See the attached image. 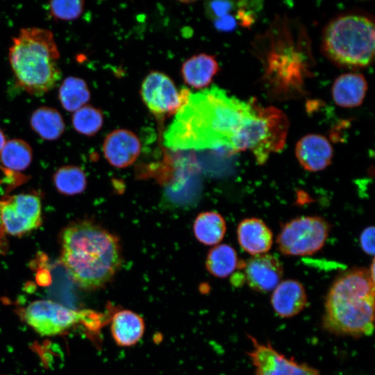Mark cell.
Instances as JSON below:
<instances>
[{
	"mask_svg": "<svg viewBox=\"0 0 375 375\" xmlns=\"http://www.w3.org/2000/svg\"><path fill=\"white\" fill-rule=\"evenodd\" d=\"M257 103L241 101L217 86L191 93L164 132V144L173 149L238 153L242 132Z\"/></svg>",
	"mask_w": 375,
	"mask_h": 375,
	"instance_id": "cell-1",
	"label": "cell"
},
{
	"mask_svg": "<svg viewBox=\"0 0 375 375\" xmlns=\"http://www.w3.org/2000/svg\"><path fill=\"white\" fill-rule=\"evenodd\" d=\"M60 244L61 263L83 289L103 287L122 265L119 238L92 221L69 224L60 233Z\"/></svg>",
	"mask_w": 375,
	"mask_h": 375,
	"instance_id": "cell-2",
	"label": "cell"
},
{
	"mask_svg": "<svg viewBox=\"0 0 375 375\" xmlns=\"http://www.w3.org/2000/svg\"><path fill=\"white\" fill-rule=\"evenodd\" d=\"M374 322V278L369 270L342 273L326 295L324 327L331 333L358 338L372 334Z\"/></svg>",
	"mask_w": 375,
	"mask_h": 375,
	"instance_id": "cell-3",
	"label": "cell"
},
{
	"mask_svg": "<svg viewBox=\"0 0 375 375\" xmlns=\"http://www.w3.org/2000/svg\"><path fill=\"white\" fill-rule=\"evenodd\" d=\"M60 52L53 33L46 28H21L12 39L9 62L17 84L30 94L40 96L56 87L62 73Z\"/></svg>",
	"mask_w": 375,
	"mask_h": 375,
	"instance_id": "cell-4",
	"label": "cell"
},
{
	"mask_svg": "<svg viewBox=\"0 0 375 375\" xmlns=\"http://www.w3.org/2000/svg\"><path fill=\"white\" fill-rule=\"evenodd\" d=\"M374 23L369 15L348 12L333 18L322 40L324 55L336 65L347 69L369 66L374 56Z\"/></svg>",
	"mask_w": 375,
	"mask_h": 375,
	"instance_id": "cell-5",
	"label": "cell"
},
{
	"mask_svg": "<svg viewBox=\"0 0 375 375\" xmlns=\"http://www.w3.org/2000/svg\"><path fill=\"white\" fill-rule=\"evenodd\" d=\"M289 128L286 115L279 109L256 106L252 117L244 126L240 140V151L249 149L260 165L269 155L281 151L285 146Z\"/></svg>",
	"mask_w": 375,
	"mask_h": 375,
	"instance_id": "cell-6",
	"label": "cell"
},
{
	"mask_svg": "<svg viewBox=\"0 0 375 375\" xmlns=\"http://www.w3.org/2000/svg\"><path fill=\"white\" fill-rule=\"evenodd\" d=\"M328 233L329 225L324 219L302 216L283 226L276 242L280 251L284 255H312L322 248Z\"/></svg>",
	"mask_w": 375,
	"mask_h": 375,
	"instance_id": "cell-7",
	"label": "cell"
},
{
	"mask_svg": "<svg viewBox=\"0 0 375 375\" xmlns=\"http://www.w3.org/2000/svg\"><path fill=\"white\" fill-rule=\"evenodd\" d=\"M190 94L187 88L178 90L170 77L156 71L147 74L140 90L145 106L155 116L160 117L176 115Z\"/></svg>",
	"mask_w": 375,
	"mask_h": 375,
	"instance_id": "cell-8",
	"label": "cell"
},
{
	"mask_svg": "<svg viewBox=\"0 0 375 375\" xmlns=\"http://www.w3.org/2000/svg\"><path fill=\"white\" fill-rule=\"evenodd\" d=\"M24 322L42 336L59 335L79 322L85 315L50 300H37L22 312Z\"/></svg>",
	"mask_w": 375,
	"mask_h": 375,
	"instance_id": "cell-9",
	"label": "cell"
},
{
	"mask_svg": "<svg viewBox=\"0 0 375 375\" xmlns=\"http://www.w3.org/2000/svg\"><path fill=\"white\" fill-rule=\"evenodd\" d=\"M42 224V205L38 196L19 194L0 201V228L5 233L21 236Z\"/></svg>",
	"mask_w": 375,
	"mask_h": 375,
	"instance_id": "cell-10",
	"label": "cell"
},
{
	"mask_svg": "<svg viewBox=\"0 0 375 375\" xmlns=\"http://www.w3.org/2000/svg\"><path fill=\"white\" fill-rule=\"evenodd\" d=\"M252 349L247 354L255 367L256 375H321L303 363H298L275 350L269 342L261 343L248 335Z\"/></svg>",
	"mask_w": 375,
	"mask_h": 375,
	"instance_id": "cell-11",
	"label": "cell"
},
{
	"mask_svg": "<svg viewBox=\"0 0 375 375\" xmlns=\"http://www.w3.org/2000/svg\"><path fill=\"white\" fill-rule=\"evenodd\" d=\"M244 272L247 285L260 292L274 290L283 276L279 260L268 253L253 256L244 264Z\"/></svg>",
	"mask_w": 375,
	"mask_h": 375,
	"instance_id": "cell-12",
	"label": "cell"
},
{
	"mask_svg": "<svg viewBox=\"0 0 375 375\" xmlns=\"http://www.w3.org/2000/svg\"><path fill=\"white\" fill-rule=\"evenodd\" d=\"M141 151L138 137L127 129H116L108 134L103 143V153L106 160L117 168L132 165Z\"/></svg>",
	"mask_w": 375,
	"mask_h": 375,
	"instance_id": "cell-13",
	"label": "cell"
},
{
	"mask_svg": "<svg viewBox=\"0 0 375 375\" xmlns=\"http://www.w3.org/2000/svg\"><path fill=\"white\" fill-rule=\"evenodd\" d=\"M333 147L323 135L308 134L299 140L295 153L301 165L310 172H318L328 167L333 158Z\"/></svg>",
	"mask_w": 375,
	"mask_h": 375,
	"instance_id": "cell-14",
	"label": "cell"
},
{
	"mask_svg": "<svg viewBox=\"0 0 375 375\" xmlns=\"http://www.w3.org/2000/svg\"><path fill=\"white\" fill-rule=\"evenodd\" d=\"M307 294L303 285L297 280L282 281L273 290L271 304L275 312L284 318L292 317L307 305Z\"/></svg>",
	"mask_w": 375,
	"mask_h": 375,
	"instance_id": "cell-15",
	"label": "cell"
},
{
	"mask_svg": "<svg viewBox=\"0 0 375 375\" xmlns=\"http://www.w3.org/2000/svg\"><path fill=\"white\" fill-rule=\"evenodd\" d=\"M237 235L242 249L253 256L267 253L273 244L271 230L258 218H247L241 221Z\"/></svg>",
	"mask_w": 375,
	"mask_h": 375,
	"instance_id": "cell-16",
	"label": "cell"
},
{
	"mask_svg": "<svg viewBox=\"0 0 375 375\" xmlns=\"http://www.w3.org/2000/svg\"><path fill=\"white\" fill-rule=\"evenodd\" d=\"M145 329L143 318L130 310H122L114 314L110 323V333L115 344L122 347L136 344Z\"/></svg>",
	"mask_w": 375,
	"mask_h": 375,
	"instance_id": "cell-17",
	"label": "cell"
},
{
	"mask_svg": "<svg viewBox=\"0 0 375 375\" xmlns=\"http://www.w3.org/2000/svg\"><path fill=\"white\" fill-rule=\"evenodd\" d=\"M367 90V83L362 74L347 73L335 79L332 87V96L338 106L352 108L362 103Z\"/></svg>",
	"mask_w": 375,
	"mask_h": 375,
	"instance_id": "cell-18",
	"label": "cell"
},
{
	"mask_svg": "<svg viewBox=\"0 0 375 375\" xmlns=\"http://www.w3.org/2000/svg\"><path fill=\"white\" fill-rule=\"evenodd\" d=\"M219 70L213 56L206 53L194 55L182 65L181 75L184 82L195 89L206 88Z\"/></svg>",
	"mask_w": 375,
	"mask_h": 375,
	"instance_id": "cell-19",
	"label": "cell"
},
{
	"mask_svg": "<svg viewBox=\"0 0 375 375\" xmlns=\"http://www.w3.org/2000/svg\"><path fill=\"white\" fill-rule=\"evenodd\" d=\"M31 128L42 139L55 140L64 133L63 118L56 108L41 106L35 110L30 119Z\"/></svg>",
	"mask_w": 375,
	"mask_h": 375,
	"instance_id": "cell-20",
	"label": "cell"
},
{
	"mask_svg": "<svg viewBox=\"0 0 375 375\" xmlns=\"http://www.w3.org/2000/svg\"><path fill=\"white\" fill-rule=\"evenodd\" d=\"M226 230L224 217L215 211L201 212L197 216L193 224L196 238L205 245L219 244L222 240Z\"/></svg>",
	"mask_w": 375,
	"mask_h": 375,
	"instance_id": "cell-21",
	"label": "cell"
},
{
	"mask_svg": "<svg viewBox=\"0 0 375 375\" xmlns=\"http://www.w3.org/2000/svg\"><path fill=\"white\" fill-rule=\"evenodd\" d=\"M90 99L89 88L83 78L67 76L59 87V101L62 108L68 112L78 110L86 105Z\"/></svg>",
	"mask_w": 375,
	"mask_h": 375,
	"instance_id": "cell-22",
	"label": "cell"
},
{
	"mask_svg": "<svg viewBox=\"0 0 375 375\" xmlns=\"http://www.w3.org/2000/svg\"><path fill=\"white\" fill-rule=\"evenodd\" d=\"M238 265V256L235 249L226 244H218L208 252L206 267L212 276L226 278L233 273Z\"/></svg>",
	"mask_w": 375,
	"mask_h": 375,
	"instance_id": "cell-23",
	"label": "cell"
},
{
	"mask_svg": "<svg viewBox=\"0 0 375 375\" xmlns=\"http://www.w3.org/2000/svg\"><path fill=\"white\" fill-rule=\"evenodd\" d=\"M32 157L31 147L21 139L6 141L0 153V161L3 166L12 171L26 169L31 162Z\"/></svg>",
	"mask_w": 375,
	"mask_h": 375,
	"instance_id": "cell-24",
	"label": "cell"
},
{
	"mask_svg": "<svg viewBox=\"0 0 375 375\" xmlns=\"http://www.w3.org/2000/svg\"><path fill=\"white\" fill-rule=\"evenodd\" d=\"M53 181L57 190L65 195L80 194L85 190L87 185L85 172L74 165L59 168L53 174Z\"/></svg>",
	"mask_w": 375,
	"mask_h": 375,
	"instance_id": "cell-25",
	"label": "cell"
},
{
	"mask_svg": "<svg viewBox=\"0 0 375 375\" xmlns=\"http://www.w3.org/2000/svg\"><path fill=\"white\" fill-rule=\"evenodd\" d=\"M72 123L76 132L87 136H92L101 128L103 124V114L96 107L85 105L74 112Z\"/></svg>",
	"mask_w": 375,
	"mask_h": 375,
	"instance_id": "cell-26",
	"label": "cell"
},
{
	"mask_svg": "<svg viewBox=\"0 0 375 375\" xmlns=\"http://www.w3.org/2000/svg\"><path fill=\"white\" fill-rule=\"evenodd\" d=\"M84 1L80 0H57L49 2L48 9L52 17L60 20H73L81 16Z\"/></svg>",
	"mask_w": 375,
	"mask_h": 375,
	"instance_id": "cell-27",
	"label": "cell"
},
{
	"mask_svg": "<svg viewBox=\"0 0 375 375\" xmlns=\"http://www.w3.org/2000/svg\"><path fill=\"white\" fill-rule=\"evenodd\" d=\"M235 2L224 1H214L208 3V11L214 19L228 14L233 8Z\"/></svg>",
	"mask_w": 375,
	"mask_h": 375,
	"instance_id": "cell-28",
	"label": "cell"
},
{
	"mask_svg": "<svg viewBox=\"0 0 375 375\" xmlns=\"http://www.w3.org/2000/svg\"><path fill=\"white\" fill-rule=\"evenodd\" d=\"M360 242L362 250L367 254L374 255V228L367 227L361 233Z\"/></svg>",
	"mask_w": 375,
	"mask_h": 375,
	"instance_id": "cell-29",
	"label": "cell"
},
{
	"mask_svg": "<svg viewBox=\"0 0 375 375\" xmlns=\"http://www.w3.org/2000/svg\"><path fill=\"white\" fill-rule=\"evenodd\" d=\"M6 142V140L5 134L0 127V153Z\"/></svg>",
	"mask_w": 375,
	"mask_h": 375,
	"instance_id": "cell-30",
	"label": "cell"
}]
</instances>
